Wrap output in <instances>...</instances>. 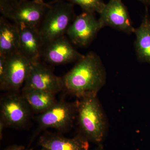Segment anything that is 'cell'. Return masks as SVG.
Instances as JSON below:
<instances>
[{"mask_svg":"<svg viewBox=\"0 0 150 150\" xmlns=\"http://www.w3.org/2000/svg\"><path fill=\"white\" fill-rule=\"evenodd\" d=\"M106 79L101 58L89 51L63 77L64 90L78 98L97 95L106 83Z\"/></svg>","mask_w":150,"mask_h":150,"instance_id":"cell-1","label":"cell"},{"mask_svg":"<svg viewBox=\"0 0 150 150\" xmlns=\"http://www.w3.org/2000/svg\"><path fill=\"white\" fill-rule=\"evenodd\" d=\"M76 104L79 134L89 142L102 144L107 134L108 124L97 95L78 98Z\"/></svg>","mask_w":150,"mask_h":150,"instance_id":"cell-2","label":"cell"},{"mask_svg":"<svg viewBox=\"0 0 150 150\" xmlns=\"http://www.w3.org/2000/svg\"><path fill=\"white\" fill-rule=\"evenodd\" d=\"M50 6L37 28L44 44L66 35L76 15L74 5L66 1L49 2Z\"/></svg>","mask_w":150,"mask_h":150,"instance_id":"cell-3","label":"cell"},{"mask_svg":"<svg viewBox=\"0 0 150 150\" xmlns=\"http://www.w3.org/2000/svg\"><path fill=\"white\" fill-rule=\"evenodd\" d=\"M50 5L34 1L0 0L1 16L16 24H24L37 28Z\"/></svg>","mask_w":150,"mask_h":150,"instance_id":"cell-4","label":"cell"},{"mask_svg":"<svg viewBox=\"0 0 150 150\" xmlns=\"http://www.w3.org/2000/svg\"><path fill=\"white\" fill-rule=\"evenodd\" d=\"M76 117V102L70 103L63 100L57 101L48 110L38 114L36 117L39 128L30 140L27 149L37 137L39 131L51 128L61 133L67 132L72 127Z\"/></svg>","mask_w":150,"mask_h":150,"instance_id":"cell-5","label":"cell"},{"mask_svg":"<svg viewBox=\"0 0 150 150\" xmlns=\"http://www.w3.org/2000/svg\"><path fill=\"white\" fill-rule=\"evenodd\" d=\"M32 111L29 104L19 92H7L1 97L0 119L6 127L24 129L29 123Z\"/></svg>","mask_w":150,"mask_h":150,"instance_id":"cell-6","label":"cell"},{"mask_svg":"<svg viewBox=\"0 0 150 150\" xmlns=\"http://www.w3.org/2000/svg\"><path fill=\"white\" fill-rule=\"evenodd\" d=\"M102 28L95 13L83 11L75 17L68 28L66 35L74 46L86 48Z\"/></svg>","mask_w":150,"mask_h":150,"instance_id":"cell-7","label":"cell"},{"mask_svg":"<svg viewBox=\"0 0 150 150\" xmlns=\"http://www.w3.org/2000/svg\"><path fill=\"white\" fill-rule=\"evenodd\" d=\"M49 66L41 60L32 63L23 88L34 89L56 94L64 90L63 77L55 75Z\"/></svg>","mask_w":150,"mask_h":150,"instance_id":"cell-8","label":"cell"},{"mask_svg":"<svg viewBox=\"0 0 150 150\" xmlns=\"http://www.w3.org/2000/svg\"><path fill=\"white\" fill-rule=\"evenodd\" d=\"M84 56L75 49L66 35L44 44L40 60L50 66H58L76 62Z\"/></svg>","mask_w":150,"mask_h":150,"instance_id":"cell-9","label":"cell"},{"mask_svg":"<svg viewBox=\"0 0 150 150\" xmlns=\"http://www.w3.org/2000/svg\"><path fill=\"white\" fill-rule=\"evenodd\" d=\"M99 14L102 28L108 26L129 35L134 33L136 28L122 0H109Z\"/></svg>","mask_w":150,"mask_h":150,"instance_id":"cell-10","label":"cell"},{"mask_svg":"<svg viewBox=\"0 0 150 150\" xmlns=\"http://www.w3.org/2000/svg\"><path fill=\"white\" fill-rule=\"evenodd\" d=\"M6 56L5 79L0 89L7 92H18L24 85L32 62L19 52Z\"/></svg>","mask_w":150,"mask_h":150,"instance_id":"cell-11","label":"cell"},{"mask_svg":"<svg viewBox=\"0 0 150 150\" xmlns=\"http://www.w3.org/2000/svg\"><path fill=\"white\" fill-rule=\"evenodd\" d=\"M19 32V52L31 62L40 60L43 43L37 28L24 24H16Z\"/></svg>","mask_w":150,"mask_h":150,"instance_id":"cell-12","label":"cell"},{"mask_svg":"<svg viewBox=\"0 0 150 150\" xmlns=\"http://www.w3.org/2000/svg\"><path fill=\"white\" fill-rule=\"evenodd\" d=\"M38 145L48 150H88L89 142L79 134L72 138L47 132L41 135Z\"/></svg>","mask_w":150,"mask_h":150,"instance_id":"cell-13","label":"cell"},{"mask_svg":"<svg viewBox=\"0 0 150 150\" xmlns=\"http://www.w3.org/2000/svg\"><path fill=\"white\" fill-rule=\"evenodd\" d=\"M134 33L136 36L134 49L137 59L141 63L150 64V15L148 6H146L141 24L135 29Z\"/></svg>","mask_w":150,"mask_h":150,"instance_id":"cell-14","label":"cell"},{"mask_svg":"<svg viewBox=\"0 0 150 150\" xmlns=\"http://www.w3.org/2000/svg\"><path fill=\"white\" fill-rule=\"evenodd\" d=\"M19 32L16 23L0 17V55L8 56L19 52Z\"/></svg>","mask_w":150,"mask_h":150,"instance_id":"cell-15","label":"cell"},{"mask_svg":"<svg viewBox=\"0 0 150 150\" xmlns=\"http://www.w3.org/2000/svg\"><path fill=\"white\" fill-rule=\"evenodd\" d=\"M21 93L32 111L38 114L48 110L58 101L56 94L48 92L22 88Z\"/></svg>","mask_w":150,"mask_h":150,"instance_id":"cell-16","label":"cell"},{"mask_svg":"<svg viewBox=\"0 0 150 150\" xmlns=\"http://www.w3.org/2000/svg\"><path fill=\"white\" fill-rule=\"evenodd\" d=\"M66 1L79 6L83 11L100 13L105 5L103 0H54L51 2Z\"/></svg>","mask_w":150,"mask_h":150,"instance_id":"cell-17","label":"cell"},{"mask_svg":"<svg viewBox=\"0 0 150 150\" xmlns=\"http://www.w3.org/2000/svg\"><path fill=\"white\" fill-rule=\"evenodd\" d=\"M7 67V56L0 55V88L2 86L5 79Z\"/></svg>","mask_w":150,"mask_h":150,"instance_id":"cell-18","label":"cell"},{"mask_svg":"<svg viewBox=\"0 0 150 150\" xmlns=\"http://www.w3.org/2000/svg\"><path fill=\"white\" fill-rule=\"evenodd\" d=\"M4 150H25L24 146L22 145H13L6 148Z\"/></svg>","mask_w":150,"mask_h":150,"instance_id":"cell-19","label":"cell"},{"mask_svg":"<svg viewBox=\"0 0 150 150\" xmlns=\"http://www.w3.org/2000/svg\"><path fill=\"white\" fill-rule=\"evenodd\" d=\"M5 124L2 120L0 119V139L1 140L2 139L3 137V132L4 129L6 128Z\"/></svg>","mask_w":150,"mask_h":150,"instance_id":"cell-20","label":"cell"},{"mask_svg":"<svg viewBox=\"0 0 150 150\" xmlns=\"http://www.w3.org/2000/svg\"><path fill=\"white\" fill-rule=\"evenodd\" d=\"M145 5L146 6H150V0H137Z\"/></svg>","mask_w":150,"mask_h":150,"instance_id":"cell-21","label":"cell"},{"mask_svg":"<svg viewBox=\"0 0 150 150\" xmlns=\"http://www.w3.org/2000/svg\"><path fill=\"white\" fill-rule=\"evenodd\" d=\"M93 150H105V149L104 147H103V146L102 144H100L98 145V146L95 149H94Z\"/></svg>","mask_w":150,"mask_h":150,"instance_id":"cell-22","label":"cell"},{"mask_svg":"<svg viewBox=\"0 0 150 150\" xmlns=\"http://www.w3.org/2000/svg\"><path fill=\"white\" fill-rule=\"evenodd\" d=\"M35 2L38 3V4H44L45 3L44 2L43 0H33Z\"/></svg>","mask_w":150,"mask_h":150,"instance_id":"cell-23","label":"cell"},{"mask_svg":"<svg viewBox=\"0 0 150 150\" xmlns=\"http://www.w3.org/2000/svg\"><path fill=\"white\" fill-rule=\"evenodd\" d=\"M40 150H48L46 149H45V148L42 147V149H40Z\"/></svg>","mask_w":150,"mask_h":150,"instance_id":"cell-24","label":"cell"},{"mask_svg":"<svg viewBox=\"0 0 150 150\" xmlns=\"http://www.w3.org/2000/svg\"><path fill=\"white\" fill-rule=\"evenodd\" d=\"M21 1H27V0H21Z\"/></svg>","mask_w":150,"mask_h":150,"instance_id":"cell-25","label":"cell"},{"mask_svg":"<svg viewBox=\"0 0 150 150\" xmlns=\"http://www.w3.org/2000/svg\"><path fill=\"white\" fill-rule=\"evenodd\" d=\"M28 150H33L32 149H28Z\"/></svg>","mask_w":150,"mask_h":150,"instance_id":"cell-26","label":"cell"}]
</instances>
